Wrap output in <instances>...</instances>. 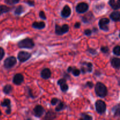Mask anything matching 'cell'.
<instances>
[{
	"label": "cell",
	"mask_w": 120,
	"mask_h": 120,
	"mask_svg": "<svg viewBox=\"0 0 120 120\" xmlns=\"http://www.w3.org/2000/svg\"><path fill=\"white\" fill-rule=\"evenodd\" d=\"M95 92L97 96L101 98H104L107 95L108 90L107 87L104 84L98 82L95 86Z\"/></svg>",
	"instance_id": "6da1fadb"
},
{
	"label": "cell",
	"mask_w": 120,
	"mask_h": 120,
	"mask_svg": "<svg viewBox=\"0 0 120 120\" xmlns=\"http://www.w3.org/2000/svg\"><path fill=\"white\" fill-rule=\"evenodd\" d=\"M18 45L21 48H26V49H32L35 47V43L32 39L27 38L19 41Z\"/></svg>",
	"instance_id": "7a4b0ae2"
},
{
	"label": "cell",
	"mask_w": 120,
	"mask_h": 120,
	"mask_svg": "<svg viewBox=\"0 0 120 120\" xmlns=\"http://www.w3.org/2000/svg\"><path fill=\"white\" fill-rule=\"evenodd\" d=\"M69 30V27L68 24H64L60 26L56 24L55 25V33L58 35H62L68 32Z\"/></svg>",
	"instance_id": "3957f363"
},
{
	"label": "cell",
	"mask_w": 120,
	"mask_h": 120,
	"mask_svg": "<svg viewBox=\"0 0 120 120\" xmlns=\"http://www.w3.org/2000/svg\"><path fill=\"white\" fill-rule=\"evenodd\" d=\"M16 59L15 56H9L7 58L4 62V66L6 69H10L16 64Z\"/></svg>",
	"instance_id": "277c9868"
},
{
	"label": "cell",
	"mask_w": 120,
	"mask_h": 120,
	"mask_svg": "<svg viewBox=\"0 0 120 120\" xmlns=\"http://www.w3.org/2000/svg\"><path fill=\"white\" fill-rule=\"evenodd\" d=\"M95 105H96V111L99 114H103L106 111V104L104 102V101H102V100H97L96 102Z\"/></svg>",
	"instance_id": "5b68a950"
},
{
	"label": "cell",
	"mask_w": 120,
	"mask_h": 120,
	"mask_svg": "<svg viewBox=\"0 0 120 120\" xmlns=\"http://www.w3.org/2000/svg\"><path fill=\"white\" fill-rule=\"evenodd\" d=\"M110 23V20L107 18H103L100 20L98 22V25L100 28L104 31H108L109 30V24Z\"/></svg>",
	"instance_id": "8992f818"
},
{
	"label": "cell",
	"mask_w": 120,
	"mask_h": 120,
	"mask_svg": "<svg viewBox=\"0 0 120 120\" xmlns=\"http://www.w3.org/2000/svg\"><path fill=\"white\" fill-rule=\"evenodd\" d=\"M31 54L28 52L20 51L18 54V59L21 62H24L28 61L31 57Z\"/></svg>",
	"instance_id": "52a82bcc"
},
{
	"label": "cell",
	"mask_w": 120,
	"mask_h": 120,
	"mask_svg": "<svg viewBox=\"0 0 120 120\" xmlns=\"http://www.w3.org/2000/svg\"><path fill=\"white\" fill-rule=\"evenodd\" d=\"M89 8V5L86 2H80L76 6V11L79 14H83L88 11Z\"/></svg>",
	"instance_id": "ba28073f"
},
{
	"label": "cell",
	"mask_w": 120,
	"mask_h": 120,
	"mask_svg": "<svg viewBox=\"0 0 120 120\" xmlns=\"http://www.w3.org/2000/svg\"><path fill=\"white\" fill-rule=\"evenodd\" d=\"M81 71L83 74H86V72H91L93 71V64L91 62H83L81 67Z\"/></svg>",
	"instance_id": "9c48e42d"
},
{
	"label": "cell",
	"mask_w": 120,
	"mask_h": 120,
	"mask_svg": "<svg viewBox=\"0 0 120 120\" xmlns=\"http://www.w3.org/2000/svg\"><path fill=\"white\" fill-rule=\"evenodd\" d=\"M23 80H24L23 75L21 73H18L14 75V78H13V82L15 85H19L23 82Z\"/></svg>",
	"instance_id": "30bf717a"
},
{
	"label": "cell",
	"mask_w": 120,
	"mask_h": 120,
	"mask_svg": "<svg viewBox=\"0 0 120 120\" xmlns=\"http://www.w3.org/2000/svg\"><path fill=\"white\" fill-rule=\"evenodd\" d=\"M71 14V10L70 7L68 5H66L62 9V11H61V15L62 17L66 18L69 17Z\"/></svg>",
	"instance_id": "8fae6325"
},
{
	"label": "cell",
	"mask_w": 120,
	"mask_h": 120,
	"mask_svg": "<svg viewBox=\"0 0 120 120\" xmlns=\"http://www.w3.org/2000/svg\"><path fill=\"white\" fill-rule=\"evenodd\" d=\"M57 84L60 85L62 91L66 92L68 90V89H69V86H68V85L66 83V80L64 78L60 79L59 80H58Z\"/></svg>",
	"instance_id": "7c38bea8"
},
{
	"label": "cell",
	"mask_w": 120,
	"mask_h": 120,
	"mask_svg": "<svg viewBox=\"0 0 120 120\" xmlns=\"http://www.w3.org/2000/svg\"><path fill=\"white\" fill-rule=\"evenodd\" d=\"M45 112V109L41 105H38L34 108V114L37 117H40Z\"/></svg>",
	"instance_id": "4fadbf2b"
},
{
	"label": "cell",
	"mask_w": 120,
	"mask_h": 120,
	"mask_svg": "<svg viewBox=\"0 0 120 120\" xmlns=\"http://www.w3.org/2000/svg\"><path fill=\"white\" fill-rule=\"evenodd\" d=\"M41 77L45 80H47L51 76V71L49 68H44L41 72Z\"/></svg>",
	"instance_id": "5bb4252c"
},
{
	"label": "cell",
	"mask_w": 120,
	"mask_h": 120,
	"mask_svg": "<svg viewBox=\"0 0 120 120\" xmlns=\"http://www.w3.org/2000/svg\"><path fill=\"white\" fill-rule=\"evenodd\" d=\"M109 4L112 9L117 10L120 8V0H109Z\"/></svg>",
	"instance_id": "9a60e30c"
},
{
	"label": "cell",
	"mask_w": 120,
	"mask_h": 120,
	"mask_svg": "<svg viewBox=\"0 0 120 120\" xmlns=\"http://www.w3.org/2000/svg\"><path fill=\"white\" fill-rule=\"evenodd\" d=\"M111 64L112 67L118 69L120 67V59L117 57L112 58L111 60Z\"/></svg>",
	"instance_id": "2e32d148"
},
{
	"label": "cell",
	"mask_w": 120,
	"mask_h": 120,
	"mask_svg": "<svg viewBox=\"0 0 120 120\" xmlns=\"http://www.w3.org/2000/svg\"><path fill=\"white\" fill-rule=\"evenodd\" d=\"M110 17L113 21L118 22L120 20V12L118 11L112 12L110 15Z\"/></svg>",
	"instance_id": "e0dca14e"
},
{
	"label": "cell",
	"mask_w": 120,
	"mask_h": 120,
	"mask_svg": "<svg viewBox=\"0 0 120 120\" xmlns=\"http://www.w3.org/2000/svg\"><path fill=\"white\" fill-rule=\"evenodd\" d=\"M93 18V14L91 12H90L86 14L84 16L82 17V21H83V22H84V23H89L90 21H92Z\"/></svg>",
	"instance_id": "ac0fdd59"
},
{
	"label": "cell",
	"mask_w": 120,
	"mask_h": 120,
	"mask_svg": "<svg viewBox=\"0 0 120 120\" xmlns=\"http://www.w3.org/2000/svg\"><path fill=\"white\" fill-rule=\"evenodd\" d=\"M45 23L43 21H41V22H37L35 21L32 24V27L34 28H36L38 29H42L45 27Z\"/></svg>",
	"instance_id": "d6986e66"
},
{
	"label": "cell",
	"mask_w": 120,
	"mask_h": 120,
	"mask_svg": "<svg viewBox=\"0 0 120 120\" xmlns=\"http://www.w3.org/2000/svg\"><path fill=\"white\" fill-rule=\"evenodd\" d=\"M56 118V114L52 111H49L46 114L45 120H53Z\"/></svg>",
	"instance_id": "ffe728a7"
},
{
	"label": "cell",
	"mask_w": 120,
	"mask_h": 120,
	"mask_svg": "<svg viewBox=\"0 0 120 120\" xmlns=\"http://www.w3.org/2000/svg\"><path fill=\"white\" fill-rule=\"evenodd\" d=\"M12 91V87L11 85L7 84L5 85L3 88V92L5 94H9Z\"/></svg>",
	"instance_id": "44dd1931"
},
{
	"label": "cell",
	"mask_w": 120,
	"mask_h": 120,
	"mask_svg": "<svg viewBox=\"0 0 120 120\" xmlns=\"http://www.w3.org/2000/svg\"><path fill=\"white\" fill-rule=\"evenodd\" d=\"M24 7H23L22 5H19L16 8V9H15V12H14V13H15V15H21V14H22V13L24 12Z\"/></svg>",
	"instance_id": "7402d4cb"
},
{
	"label": "cell",
	"mask_w": 120,
	"mask_h": 120,
	"mask_svg": "<svg viewBox=\"0 0 120 120\" xmlns=\"http://www.w3.org/2000/svg\"><path fill=\"white\" fill-rule=\"evenodd\" d=\"M11 8L7 7L6 5H0V15L2 13H6L10 11Z\"/></svg>",
	"instance_id": "603a6c76"
},
{
	"label": "cell",
	"mask_w": 120,
	"mask_h": 120,
	"mask_svg": "<svg viewBox=\"0 0 120 120\" xmlns=\"http://www.w3.org/2000/svg\"><path fill=\"white\" fill-rule=\"evenodd\" d=\"M1 106L2 107H7L8 108H11V101L9 99H5L1 102Z\"/></svg>",
	"instance_id": "cb8c5ba5"
},
{
	"label": "cell",
	"mask_w": 120,
	"mask_h": 120,
	"mask_svg": "<svg viewBox=\"0 0 120 120\" xmlns=\"http://www.w3.org/2000/svg\"><path fill=\"white\" fill-rule=\"evenodd\" d=\"M79 120H93V117L87 114H82Z\"/></svg>",
	"instance_id": "d4e9b609"
},
{
	"label": "cell",
	"mask_w": 120,
	"mask_h": 120,
	"mask_svg": "<svg viewBox=\"0 0 120 120\" xmlns=\"http://www.w3.org/2000/svg\"><path fill=\"white\" fill-rule=\"evenodd\" d=\"M65 107L66 106L65 105H64V104L60 101V102L59 103L58 105L56 107L55 110H56V111H62L63 110V109H64V108H65Z\"/></svg>",
	"instance_id": "484cf974"
},
{
	"label": "cell",
	"mask_w": 120,
	"mask_h": 120,
	"mask_svg": "<svg viewBox=\"0 0 120 120\" xmlns=\"http://www.w3.org/2000/svg\"><path fill=\"white\" fill-rule=\"evenodd\" d=\"M80 70L77 68H75V67H73L72 71H71V72L72 73L73 75L75 76H79V75L80 74Z\"/></svg>",
	"instance_id": "4316f807"
},
{
	"label": "cell",
	"mask_w": 120,
	"mask_h": 120,
	"mask_svg": "<svg viewBox=\"0 0 120 120\" xmlns=\"http://www.w3.org/2000/svg\"><path fill=\"white\" fill-rule=\"evenodd\" d=\"M113 54L117 56H120V47L119 45H117L113 48Z\"/></svg>",
	"instance_id": "83f0119b"
},
{
	"label": "cell",
	"mask_w": 120,
	"mask_h": 120,
	"mask_svg": "<svg viewBox=\"0 0 120 120\" xmlns=\"http://www.w3.org/2000/svg\"><path fill=\"white\" fill-rule=\"evenodd\" d=\"M20 0H5V2L9 5H14L19 2Z\"/></svg>",
	"instance_id": "f1b7e54d"
},
{
	"label": "cell",
	"mask_w": 120,
	"mask_h": 120,
	"mask_svg": "<svg viewBox=\"0 0 120 120\" xmlns=\"http://www.w3.org/2000/svg\"><path fill=\"white\" fill-rule=\"evenodd\" d=\"M101 51L103 53H104V54H106V53H108L109 52V48L107 46H103V47H101Z\"/></svg>",
	"instance_id": "f546056e"
},
{
	"label": "cell",
	"mask_w": 120,
	"mask_h": 120,
	"mask_svg": "<svg viewBox=\"0 0 120 120\" xmlns=\"http://www.w3.org/2000/svg\"><path fill=\"white\" fill-rule=\"evenodd\" d=\"M115 111H114V114L116 116H118L120 115V105L119 104L117 105V106L114 107Z\"/></svg>",
	"instance_id": "4dcf8cb0"
},
{
	"label": "cell",
	"mask_w": 120,
	"mask_h": 120,
	"mask_svg": "<svg viewBox=\"0 0 120 120\" xmlns=\"http://www.w3.org/2000/svg\"><path fill=\"white\" fill-rule=\"evenodd\" d=\"M59 101L60 100H59L58 98H53V99H52L51 101H50V103H51V104L52 105H55L56 104L58 103Z\"/></svg>",
	"instance_id": "1f68e13d"
},
{
	"label": "cell",
	"mask_w": 120,
	"mask_h": 120,
	"mask_svg": "<svg viewBox=\"0 0 120 120\" xmlns=\"http://www.w3.org/2000/svg\"><path fill=\"white\" fill-rule=\"evenodd\" d=\"M87 51L90 53V54H91L92 55H94L97 54V51H96V49H93V48H89L87 49Z\"/></svg>",
	"instance_id": "d6a6232c"
},
{
	"label": "cell",
	"mask_w": 120,
	"mask_h": 120,
	"mask_svg": "<svg viewBox=\"0 0 120 120\" xmlns=\"http://www.w3.org/2000/svg\"><path fill=\"white\" fill-rule=\"evenodd\" d=\"M5 55V51L4 50V49L1 47H0V61L2 60V59L3 58L4 56Z\"/></svg>",
	"instance_id": "836d02e7"
},
{
	"label": "cell",
	"mask_w": 120,
	"mask_h": 120,
	"mask_svg": "<svg viewBox=\"0 0 120 120\" xmlns=\"http://www.w3.org/2000/svg\"><path fill=\"white\" fill-rule=\"evenodd\" d=\"M92 32L93 31L91 30V29H86L85 31H84V34H85L86 36H90V35H91V34H92Z\"/></svg>",
	"instance_id": "e575fe53"
},
{
	"label": "cell",
	"mask_w": 120,
	"mask_h": 120,
	"mask_svg": "<svg viewBox=\"0 0 120 120\" xmlns=\"http://www.w3.org/2000/svg\"><path fill=\"white\" fill-rule=\"evenodd\" d=\"M39 16H40V18H41L43 19V20H46V16L44 12L42 11H40Z\"/></svg>",
	"instance_id": "d590c367"
},
{
	"label": "cell",
	"mask_w": 120,
	"mask_h": 120,
	"mask_svg": "<svg viewBox=\"0 0 120 120\" xmlns=\"http://www.w3.org/2000/svg\"><path fill=\"white\" fill-rule=\"evenodd\" d=\"M86 85L88 87H89L90 88H92L93 87L94 84L92 82H91V81H88L86 83Z\"/></svg>",
	"instance_id": "8d00e7d4"
},
{
	"label": "cell",
	"mask_w": 120,
	"mask_h": 120,
	"mask_svg": "<svg viewBox=\"0 0 120 120\" xmlns=\"http://www.w3.org/2000/svg\"><path fill=\"white\" fill-rule=\"evenodd\" d=\"M26 2L27 4L30 6H32V7H34V6L35 5V2H34V1H28Z\"/></svg>",
	"instance_id": "74e56055"
},
{
	"label": "cell",
	"mask_w": 120,
	"mask_h": 120,
	"mask_svg": "<svg viewBox=\"0 0 120 120\" xmlns=\"http://www.w3.org/2000/svg\"><path fill=\"white\" fill-rule=\"evenodd\" d=\"M75 28H79L80 27V26H81V24H80V22H76V23H75Z\"/></svg>",
	"instance_id": "f35d334b"
},
{
	"label": "cell",
	"mask_w": 120,
	"mask_h": 120,
	"mask_svg": "<svg viewBox=\"0 0 120 120\" xmlns=\"http://www.w3.org/2000/svg\"><path fill=\"white\" fill-rule=\"evenodd\" d=\"M73 67H69V68H68V72H71V71H72Z\"/></svg>",
	"instance_id": "ab89813d"
},
{
	"label": "cell",
	"mask_w": 120,
	"mask_h": 120,
	"mask_svg": "<svg viewBox=\"0 0 120 120\" xmlns=\"http://www.w3.org/2000/svg\"><path fill=\"white\" fill-rule=\"evenodd\" d=\"M1 114H2V113H1V111H0V116H1Z\"/></svg>",
	"instance_id": "60d3db41"
}]
</instances>
